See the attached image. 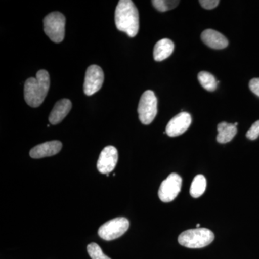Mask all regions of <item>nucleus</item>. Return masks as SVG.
Listing matches in <instances>:
<instances>
[{"mask_svg":"<svg viewBox=\"0 0 259 259\" xmlns=\"http://www.w3.org/2000/svg\"><path fill=\"white\" fill-rule=\"evenodd\" d=\"M115 22L117 30L125 32L131 37L137 35L139 30V13L134 2L119 1L115 10Z\"/></svg>","mask_w":259,"mask_h":259,"instance_id":"f257e3e1","label":"nucleus"},{"mask_svg":"<svg viewBox=\"0 0 259 259\" xmlns=\"http://www.w3.org/2000/svg\"><path fill=\"white\" fill-rule=\"evenodd\" d=\"M50 88V76L46 70L37 71L36 77L29 78L25 83L24 97L29 106L37 107L44 102Z\"/></svg>","mask_w":259,"mask_h":259,"instance_id":"f03ea898","label":"nucleus"},{"mask_svg":"<svg viewBox=\"0 0 259 259\" xmlns=\"http://www.w3.org/2000/svg\"><path fill=\"white\" fill-rule=\"evenodd\" d=\"M214 238V233L210 230L199 228L181 233L178 241L180 245L187 248H201L210 244Z\"/></svg>","mask_w":259,"mask_h":259,"instance_id":"7ed1b4c3","label":"nucleus"},{"mask_svg":"<svg viewBox=\"0 0 259 259\" xmlns=\"http://www.w3.org/2000/svg\"><path fill=\"white\" fill-rule=\"evenodd\" d=\"M66 18L62 13L54 12L44 19V32L53 42L59 44L64 40Z\"/></svg>","mask_w":259,"mask_h":259,"instance_id":"20e7f679","label":"nucleus"},{"mask_svg":"<svg viewBox=\"0 0 259 259\" xmlns=\"http://www.w3.org/2000/svg\"><path fill=\"white\" fill-rule=\"evenodd\" d=\"M139 120L144 125H149L158 112V100L154 93L147 90L143 94L138 107Z\"/></svg>","mask_w":259,"mask_h":259,"instance_id":"39448f33","label":"nucleus"},{"mask_svg":"<svg viewBox=\"0 0 259 259\" xmlns=\"http://www.w3.org/2000/svg\"><path fill=\"white\" fill-rule=\"evenodd\" d=\"M129 226L127 218H115L102 225L99 228L98 234L105 241H112L122 236L128 230Z\"/></svg>","mask_w":259,"mask_h":259,"instance_id":"423d86ee","label":"nucleus"},{"mask_svg":"<svg viewBox=\"0 0 259 259\" xmlns=\"http://www.w3.org/2000/svg\"><path fill=\"white\" fill-rule=\"evenodd\" d=\"M182 185V177L177 174H171L160 186L158 197L162 202H171L180 193Z\"/></svg>","mask_w":259,"mask_h":259,"instance_id":"0eeeda50","label":"nucleus"},{"mask_svg":"<svg viewBox=\"0 0 259 259\" xmlns=\"http://www.w3.org/2000/svg\"><path fill=\"white\" fill-rule=\"evenodd\" d=\"M104 82V72L97 65L89 66L85 74L83 92L88 96H92L101 89Z\"/></svg>","mask_w":259,"mask_h":259,"instance_id":"6e6552de","label":"nucleus"},{"mask_svg":"<svg viewBox=\"0 0 259 259\" xmlns=\"http://www.w3.org/2000/svg\"><path fill=\"white\" fill-rule=\"evenodd\" d=\"M118 161V152L115 147L112 146H106L102 152L97 161V167L98 171L102 174L108 175L113 171Z\"/></svg>","mask_w":259,"mask_h":259,"instance_id":"1a4fd4ad","label":"nucleus"},{"mask_svg":"<svg viewBox=\"0 0 259 259\" xmlns=\"http://www.w3.org/2000/svg\"><path fill=\"white\" fill-rule=\"evenodd\" d=\"M192 123V117L188 112H182L174 117L166 126V134L170 137L180 136L187 131Z\"/></svg>","mask_w":259,"mask_h":259,"instance_id":"9d476101","label":"nucleus"},{"mask_svg":"<svg viewBox=\"0 0 259 259\" xmlns=\"http://www.w3.org/2000/svg\"><path fill=\"white\" fill-rule=\"evenodd\" d=\"M61 148H62V144L60 141H49L32 148L30 151V156L32 158L49 157V156L57 154L61 151Z\"/></svg>","mask_w":259,"mask_h":259,"instance_id":"9b49d317","label":"nucleus"},{"mask_svg":"<svg viewBox=\"0 0 259 259\" xmlns=\"http://www.w3.org/2000/svg\"><path fill=\"white\" fill-rule=\"evenodd\" d=\"M202 41L207 47L214 49H223L228 46V40L221 32L207 29L202 32L201 35Z\"/></svg>","mask_w":259,"mask_h":259,"instance_id":"f8f14e48","label":"nucleus"},{"mask_svg":"<svg viewBox=\"0 0 259 259\" xmlns=\"http://www.w3.org/2000/svg\"><path fill=\"white\" fill-rule=\"evenodd\" d=\"M72 107V104L68 99H62L56 102L49 115V122L52 125H57L64 120Z\"/></svg>","mask_w":259,"mask_h":259,"instance_id":"ddd939ff","label":"nucleus"},{"mask_svg":"<svg viewBox=\"0 0 259 259\" xmlns=\"http://www.w3.org/2000/svg\"><path fill=\"white\" fill-rule=\"evenodd\" d=\"M175 49V44L168 38H163L156 42L153 49V58L156 61H162L169 57Z\"/></svg>","mask_w":259,"mask_h":259,"instance_id":"4468645a","label":"nucleus"},{"mask_svg":"<svg viewBox=\"0 0 259 259\" xmlns=\"http://www.w3.org/2000/svg\"><path fill=\"white\" fill-rule=\"evenodd\" d=\"M217 141L220 144H227L233 140L237 134V127L234 124L223 122L218 124Z\"/></svg>","mask_w":259,"mask_h":259,"instance_id":"2eb2a0df","label":"nucleus"},{"mask_svg":"<svg viewBox=\"0 0 259 259\" xmlns=\"http://www.w3.org/2000/svg\"><path fill=\"white\" fill-rule=\"evenodd\" d=\"M207 187V180L205 177L202 175H197L193 181L190 187V194L194 198H198L205 192Z\"/></svg>","mask_w":259,"mask_h":259,"instance_id":"dca6fc26","label":"nucleus"},{"mask_svg":"<svg viewBox=\"0 0 259 259\" xmlns=\"http://www.w3.org/2000/svg\"><path fill=\"white\" fill-rule=\"evenodd\" d=\"M198 80L202 88L209 92H213L217 89L218 81L215 77L207 71H201L198 74Z\"/></svg>","mask_w":259,"mask_h":259,"instance_id":"f3484780","label":"nucleus"},{"mask_svg":"<svg viewBox=\"0 0 259 259\" xmlns=\"http://www.w3.org/2000/svg\"><path fill=\"white\" fill-rule=\"evenodd\" d=\"M180 1L176 0H153V7L159 12H166L175 9L179 5Z\"/></svg>","mask_w":259,"mask_h":259,"instance_id":"a211bd4d","label":"nucleus"},{"mask_svg":"<svg viewBox=\"0 0 259 259\" xmlns=\"http://www.w3.org/2000/svg\"><path fill=\"white\" fill-rule=\"evenodd\" d=\"M88 252L92 259H111L102 252L100 245L92 243L88 245Z\"/></svg>","mask_w":259,"mask_h":259,"instance_id":"6ab92c4d","label":"nucleus"},{"mask_svg":"<svg viewBox=\"0 0 259 259\" xmlns=\"http://www.w3.org/2000/svg\"><path fill=\"white\" fill-rule=\"evenodd\" d=\"M259 136V120L255 122L252 125L250 128L248 130V132L246 134V137L248 139L253 141L258 139Z\"/></svg>","mask_w":259,"mask_h":259,"instance_id":"aec40b11","label":"nucleus"},{"mask_svg":"<svg viewBox=\"0 0 259 259\" xmlns=\"http://www.w3.org/2000/svg\"><path fill=\"white\" fill-rule=\"evenodd\" d=\"M199 4L204 9L212 10L219 5V0H200Z\"/></svg>","mask_w":259,"mask_h":259,"instance_id":"412c9836","label":"nucleus"},{"mask_svg":"<svg viewBox=\"0 0 259 259\" xmlns=\"http://www.w3.org/2000/svg\"><path fill=\"white\" fill-rule=\"evenodd\" d=\"M249 88L252 93L259 97V78H254L250 80Z\"/></svg>","mask_w":259,"mask_h":259,"instance_id":"4be33fe9","label":"nucleus"},{"mask_svg":"<svg viewBox=\"0 0 259 259\" xmlns=\"http://www.w3.org/2000/svg\"><path fill=\"white\" fill-rule=\"evenodd\" d=\"M199 227H200V224H197V228H199Z\"/></svg>","mask_w":259,"mask_h":259,"instance_id":"5701e85b","label":"nucleus"},{"mask_svg":"<svg viewBox=\"0 0 259 259\" xmlns=\"http://www.w3.org/2000/svg\"><path fill=\"white\" fill-rule=\"evenodd\" d=\"M234 125L236 126L238 125V122H236V123H235Z\"/></svg>","mask_w":259,"mask_h":259,"instance_id":"b1692460","label":"nucleus"}]
</instances>
